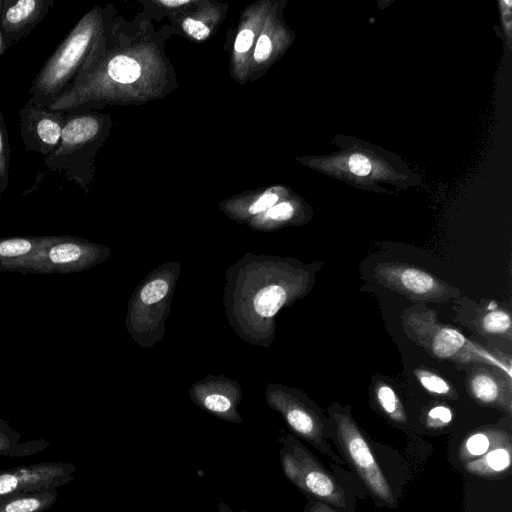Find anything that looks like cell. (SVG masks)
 Instances as JSON below:
<instances>
[{"mask_svg":"<svg viewBox=\"0 0 512 512\" xmlns=\"http://www.w3.org/2000/svg\"><path fill=\"white\" fill-rule=\"evenodd\" d=\"M4 0H0V20H1V12L3 9ZM6 47L3 41L2 31H1V24H0V57L5 53Z\"/></svg>","mask_w":512,"mask_h":512,"instance_id":"d590c367","label":"cell"},{"mask_svg":"<svg viewBox=\"0 0 512 512\" xmlns=\"http://www.w3.org/2000/svg\"><path fill=\"white\" fill-rule=\"evenodd\" d=\"M58 499L56 488L24 492L0 498V512H44Z\"/></svg>","mask_w":512,"mask_h":512,"instance_id":"4fadbf2b","label":"cell"},{"mask_svg":"<svg viewBox=\"0 0 512 512\" xmlns=\"http://www.w3.org/2000/svg\"><path fill=\"white\" fill-rule=\"evenodd\" d=\"M278 201V196L274 193H265L257 201H255L250 207L249 212L251 214H258L263 211H267Z\"/></svg>","mask_w":512,"mask_h":512,"instance_id":"4dcf8cb0","label":"cell"},{"mask_svg":"<svg viewBox=\"0 0 512 512\" xmlns=\"http://www.w3.org/2000/svg\"><path fill=\"white\" fill-rule=\"evenodd\" d=\"M465 470L483 478H495L510 472L511 441L498 444L479 458L462 463Z\"/></svg>","mask_w":512,"mask_h":512,"instance_id":"7c38bea8","label":"cell"},{"mask_svg":"<svg viewBox=\"0 0 512 512\" xmlns=\"http://www.w3.org/2000/svg\"><path fill=\"white\" fill-rule=\"evenodd\" d=\"M254 41V33L250 29L241 30L236 36L234 49L238 53H245L250 49Z\"/></svg>","mask_w":512,"mask_h":512,"instance_id":"1f68e13d","label":"cell"},{"mask_svg":"<svg viewBox=\"0 0 512 512\" xmlns=\"http://www.w3.org/2000/svg\"><path fill=\"white\" fill-rule=\"evenodd\" d=\"M158 2L164 6L169 7V8H171V7L175 8L178 6H183V5L191 3L190 0H161Z\"/></svg>","mask_w":512,"mask_h":512,"instance_id":"836d02e7","label":"cell"},{"mask_svg":"<svg viewBox=\"0 0 512 512\" xmlns=\"http://www.w3.org/2000/svg\"><path fill=\"white\" fill-rule=\"evenodd\" d=\"M81 252L77 244L61 243L52 247L49 258L55 264H67L78 260Z\"/></svg>","mask_w":512,"mask_h":512,"instance_id":"7402d4cb","label":"cell"},{"mask_svg":"<svg viewBox=\"0 0 512 512\" xmlns=\"http://www.w3.org/2000/svg\"><path fill=\"white\" fill-rule=\"evenodd\" d=\"M182 28L187 35L198 41L206 40L210 35L209 27L200 20L186 18Z\"/></svg>","mask_w":512,"mask_h":512,"instance_id":"4316f807","label":"cell"},{"mask_svg":"<svg viewBox=\"0 0 512 512\" xmlns=\"http://www.w3.org/2000/svg\"><path fill=\"white\" fill-rule=\"evenodd\" d=\"M349 167L352 173L358 176H365L369 174L371 165L364 155L355 153L349 159Z\"/></svg>","mask_w":512,"mask_h":512,"instance_id":"f1b7e54d","label":"cell"},{"mask_svg":"<svg viewBox=\"0 0 512 512\" xmlns=\"http://www.w3.org/2000/svg\"><path fill=\"white\" fill-rule=\"evenodd\" d=\"M286 290L279 285H270L261 289L254 297V308L262 317H272L284 305Z\"/></svg>","mask_w":512,"mask_h":512,"instance_id":"d6986e66","label":"cell"},{"mask_svg":"<svg viewBox=\"0 0 512 512\" xmlns=\"http://www.w3.org/2000/svg\"><path fill=\"white\" fill-rule=\"evenodd\" d=\"M204 407L219 415L229 414L232 403L230 399L221 394H210L204 399Z\"/></svg>","mask_w":512,"mask_h":512,"instance_id":"484cf974","label":"cell"},{"mask_svg":"<svg viewBox=\"0 0 512 512\" xmlns=\"http://www.w3.org/2000/svg\"><path fill=\"white\" fill-rule=\"evenodd\" d=\"M20 134L28 152L48 156L58 146L67 111L52 110L27 102L19 111Z\"/></svg>","mask_w":512,"mask_h":512,"instance_id":"ba28073f","label":"cell"},{"mask_svg":"<svg viewBox=\"0 0 512 512\" xmlns=\"http://www.w3.org/2000/svg\"><path fill=\"white\" fill-rule=\"evenodd\" d=\"M33 246L30 240L24 238L8 239L0 242V255L15 257L28 253Z\"/></svg>","mask_w":512,"mask_h":512,"instance_id":"603a6c76","label":"cell"},{"mask_svg":"<svg viewBox=\"0 0 512 512\" xmlns=\"http://www.w3.org/2000/svg\"><path fill=\"white\" fill-rule=\"evenodd\" d=\"M304 512H338L328 506L327 504L320 502L318 500H310L308 501Z\"/></svg>","mask_w":512,"mask_h":512,"instance_id":"d6a6232c","label":"cell"},{"mask_svg":"<svg viewBox=\"0 0 512 512\" xmlns=\"http://www.w3.org/2000/svg\"><path fill=\"white\" fill-rule=\"evenodd\" d=\"M374 277L382 286L416 302L439 303L454 300L460 291L424 269L409 264L381 262L374 268Z\"/></svg>","mask_w":512,"mask_h":512,"instance_id":"8992f818","label":"cell"},{"mask_svg":"<svg viewBox=\"0 0 512 512\" xmlns=\"http://www.w3.org/2000/svg\"><path fill=\"white\" fill-rule=\"evenodd\" d=\"M479 333L511 340L512 321L510 314L500 308H490L475 320Z\"/></svg>","mask_w":512,"mask_h":512,"instance_id":"2e32d148","label":"cell"},{"mask_svg":"<svg viewBox=\"0 0 512 512\" xmlns=\"http://www.w3.org/2000/svg\"><path fill=\"white\" fill-rule=\"evenodd\" d=\"M293 211V206L290 203L282 202L268 209L266 215L273 220L284 221L292 217Z\"/></svg>","mask_w":512,"mask_h":512,"instance_id":"f546056e","label":"cell"},{"mask_svg":"<svg viewBox=\"0 0 512 512\" xmlns=\"http://www.w3.org/2000/svg\"><path fill=\"white\" fill-rule=\"evenodd\" d=\"M54 4L55 0H4L0 24L6 49L22 42Z\"/></svg>","mask_w":512,"mask_h":512,"instance_id":"9c48e42d","label":"cell"},{"mask_svg":"<svg viewBox=\"0 0 512 512\" xmlns=\"http://www.w3.org/2000/svg\"><path fill=\"white\" fill-rule=\"evenodd\" d=\"M376 404L382 412L396 423H406L407 416L400 398L395 390L386 382L378 381L373 388Z\"/></svg>","mask_w":512,"mask_h":512,"instance_id":"e0dca14e","label":"cell"},{"mask_svg":"<svg viewBox=\"0 0 512 512\" xmlns=\"http://www.w3.org/2000/svg\"><path fill=\"white\" fill-rule=\"evenodd\" d=\"M11 149L8 131L0 111V194L8 187Z\"/></svg>","mask_w":512,"mask_h":512,"instance_id":"44dd1931","label":"cell"},{"mask_svg":"<svg viewBox=\"0 0 512 512\" xmlns=\"http://www.w3.org/2000/svg\"><path fill=\"white\" fill-rule=\"evenodd\" d=\"M50 444L43 440L21 441V434L0 421V456L26 457L44 451Z\"/></svg>","mask_w":512,"mask_h":512,"instance_id":"9a60e30c","label":"cell"},{"mask_svg":"<svg viewBox=\"0 0 512 512\" xmlns=\"http://www.w3.org/2000/svg\"><path fill=\"white\" fill-rule=\"evenodd\" d=\"M511 441L506 431L496 428H487L470 434L460 445L459 458L462 463L484 455L494 446Z\"/></svg>","mask_w":512,"mask_h":512,"instance_id":"5bb4252c","label":"cell"},{"mask_svg":"<svg viewBox=\"0 0 512 512\" xmlns=\"http://www.w3.org/2000/svg\"><path fill=\"white\" fill-rule=\"evenodd\" d=\"M103 132V119L86 111H67L61 139L55 150L44 157V165L61 172L85 187L93 149Z\"/></svg>","mask_w":512,"mask_h":512,"instance_id":"3957f363","label":"cell"},{"mask_svg":"<svg viewBox=\"0 0 512 512\" xmlns=\"http://www.w3.org/2000/svg\"><path fill=\"white\" fill-rule=\"evenodd\" d=\"M401 326L409 339L438 360L500 364L488 352L469 341L460 331L440 323L436 312L423 304L405 309L401 314Z\"/></svg>","mask_w":512,"mask_h":512,"instance_id":"7a4b0ae2","label":"cell"},{"mask_svg":"<svg viewBox=\"0 0 512 512\" xmlns=\"http://www.w3.org/2000/svg\"><path fill=\"white\" fill-rule=\"evenodd\" d=\"M279 404L285 421L295 434L329 456L336 463L344 464V460L333 452L325 439L324 418L320 412L292 399L283 400Z\"/></svg>","mask_w":512,"mask_h":512,"instance_id":"30bf717a","label":"cell"},{"mask_svg":"<svg viewBox=\"0 0 512 512\" xmlns=\"http://www.w3.org/2000/svg\"><path fill=\"white\" fill-rule=\"evenodd\" d=\"M330 415L335 423L338 446L346 461L357 472L373 497L387 506H394L391 487L350 412L339 405H333Z\"/></svg>","mask_w":512,"mask_h":512,"instance_id":"277c9868","label":"cell"},{"mask_svg":"<svg viewBox=\"0 0 512 512\" xmlns=\"http://www.w3.org/2000/svg\"><path fill=\"white\" fill-rule=\"evenodd\" d=\"M471 397L481 405L511 413V390L493 372L485 368L473 370L467 378Z\"/></svg>","mask_w":512,"mask_h":512,"instance_id":"8fae6325","label":"cell"},{"mask_svg":"<svg viewBox=\"0 0 512 512\" xmlns=\"http://www.w3.org/2000/svg\"><path fill=\"white\" fill-rule=\"evenodd\" d=\"M98 16L86 14L46 60L29 87V103L49 107L70 88L95 49Z\"/></svg>","mask_w":512,"mask_h":512,"instance_id":"6da1fadb","label":"cell"},{"mask_svg":"<svg viewBox=\"0 0 512 512\" xmlns=\"http://www.w3.org/2000/svg\"><path fill=\"white\" fill-rule=\"evenodd\" d=\"M168 291V284L161 279H157L146 284L140 294L141 300L145 304H153L160 301Z\"/></svg>","mask_w":512,"mask_h":512,"instance_id":"cb8c5ba5","label":"cell"},{"mask_svg":"<svg viewBox=\"0 0 512 512\" xmlns=\"http://www.w3.org/2000/svg\"><path fill=\"white\" fill-rule=\"evenodd\" d=\"M106 78L114 83L130 84L141 75V66L127 55H116L106 64Z\"/></svg>","mask_w":512,"mask_h":512,"instance_id":"ac0fdd59","label":"cell"},{"mask_svg":"<svg viewBox=\"0 0 512 512\" xmlns=\"http://www.w3.org/2000/svg\"><path fill=\"white\" fill-rule=\"evenodd\" d=\"M279 455L283 474L304 494L327 505H346L342 487L295 437L281 440Z\"/></svg>","mask_w":512,"mask_h":512,"instance_id":"5b68a950","label":"cell"},{"mask_svg":"<svg viewBox=\"0 0 512 512\" xmlns=\"http://www.w3.org/2000/svg\"><path fill=\"white\" fill-rule=\"evenodd\" d=\"M272 52V43L266 34L259 36L254 50V59L258 63L266 61Z\"/></svg>","mask_w":512,"mask_h":512,"instance_id":"83f0119b","label":"cell"},{"mask_svg":"<svg viewBox=\"0 0 512 512\" xmlns=\"http://www.w3.org/2000/svg\"><path fill=\"white\" fill-rule=\"evenodd\" d=\"M217 512H247L245 509L234 510L226 502L220 500L217 504Z\"/></svg>","mask_w":512,"mask_h":512,"instance_id":"e575fe53","label":"cell"},{"mask_svg":"<svg viewBox=\"0 0 512 512\" xmlns=\"http://www.w3.org/2000/svg\"><path fill=\"white\" fill-rule=\"evenodd\" d=\"M414 374L422 387L431 394L449 399L458 397L451 384L437 373L426 368H418L414 370Z\"/></svg>","mask_w":512,"mask_h":512,"instance_id":"ffe728a7","label":"cell"},{"mask_svg":"<svg viewBox=\"0 0 512 512\" xmlns=\"http://www.w3.org/2000/svg\"><path fill=\"white\" fill-rule=\"evenodd\" d=\"M76 467L67 462H41L0 470V498L14 494L58 489L74 480Z\"/></svg>","mask_w":512,"mask_h":512,"instance_id":"52a82bcc","label":"cell"},{"mask_svg":"<svg viewBox=\"0 0 512 512\" xmlns=\"http://www.w3.org/2000/svg\"><path fill=\"white\" fill-rule=\"evenodd\" d=\"M452 420L451 410L443 405H438L428 411L426 423L432 428H440L448 425Z\"/></svg>","mask_w":512,"mask_h":512,"instance_id":"d4e9b609","label":"cell"}]
</instances>
